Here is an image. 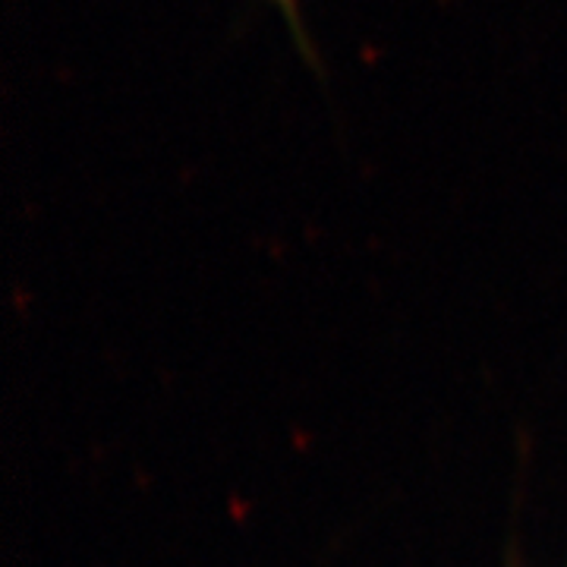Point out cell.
Instances as JSON below:
<instances>
[{
  "label": "cell",
  "instance_id": "1",
  "mask_svg": "<svg viewBox=\"0 0 567 567\" xmlns=\"http://www.w3.org/2000/svg\"><path fill=\"white\" fill-rule=\"evenodd\" d=\"M275 3H278V10L284 13V20L290 22L293 35L306 44V29L303 22H300V0H275Z\"/></svg>",
  "mask_w": 567,
  "mask_h": 567
}]
</instances>
